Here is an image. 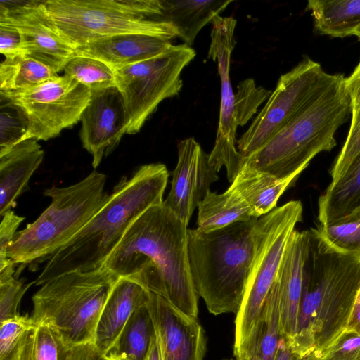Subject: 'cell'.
Segmentation results:
<instances>
[{
	"label": "cell",
	"instance_id": "cell-1",
	"mask_svg": "<svg viewBox=\"0 0 360 360\" xmlns=\"http://www.w3.org/2000/svg\"><path fill=\"white\" fill-rule=\"evenodd\" d=\"M104 266L131 280L182 313L197 317L198 295L188 256V226L163 202L128 228Z\"/></svg>",
	"mask_w": 360,
	"mask_h": 360
},
{
	"label": "cell",
	"instance_id": "cell-2",
	"mask_svg": "<svg viewBox=\"0 0 360 360\" xmlns=\"http://www.w3.org/2000/svg\"><path fill=\"white\" fill-rule=\"evenodd\" d=\"M310 230L297 328L288 341L299 357L319 358L345 332L360 291V258L333 250Z\"/></svg>",
	"mask_w": 360,
	"mask_h": 360
},
{
	"label": "cell",
	"instance_id": "cell-3",
	"mask_svg": "<svg viewBox=\"0 0 360 360\" xmlns=\"http://www.w3.org/2000/svg\"><path fill=\"white\" fill-rule=\"evenodd\" d=\"M168 177L162 163L143 165L129 179L122 177L89 222L50 257L34 283L42 285L65 274L103 268L131 224L163 202Z\"/></svg>",
	"mask_w": 360,
	"mask_h": 360
},
{
	"label": "cell",
	"instance_id": "cell-4",
	"mask_svg": "<svg viewBox=\"0 0 360 360\" xmlns=\"http://www.w3.org/2000/svg\"><path fill=\"white\" fill-rule=\"evenodd\" d=\"M345 78L336 75L259 149L243 156L240 169L287 178L301 174L319 153L331 150L336 146L335 132L352 114Z\"/></svg>",
	"mask_w": 360,
	"mask_h": 360
},
{
	"label": "cell",
	"instance_id": "cell-5",
	"mask_svg": "<svg viewBox=\"0 0 360 360\" xmlns=\"http://www.w3.org/2000/svg\"><path fill=\"white\" fill-rule=\"evenodd\" d=\"M258 218L202 231L188 229V256L194 288L214 314L241 306L255 252Z\"/></svg>",
	"mask_w": 360,
	"mask_h": 360
},
{
	"label": "cell",
	"instance_id": "cell-6",
	"mask_svg": "<svg viewBox=\"0 0 360 360\" xmlns=\"http://www.w3.org/2000/svg\"><path fill=\"white\" fill-rule=\"evenodd\" d=\"M107 177L94 170L82 181L44 191L49 206L32 223L16 233L7 249L14 264H26L51 257L68 243L106 202Z\"/></svg>",
	"mask_w": 360,
	"mask_h": 360
},
{
	"label": "cell",
	"instance_id": "cell-7",
	"mask_svg": "<svg viewBox=\"0 0 360 360\" xmlns=\"http://www.w3.org/2000/svg\"><path fill=\"white\" fill-rule=\"evenodd\" d=\"M118 279L105 266L51 279L33 295L34 323L56 330L70 347L94 343L97 324Z\"/></svg>",
	"mask_w": 360,
	"mask_h": 360
},
{
	"label": "cell",
	"instance_id": "cell-8",
	"mask_svg": "<svg viewBox=\"0 0 360 360\" xmlns=\"http://www.w3.org/2000/svg\"><path fill=\"white\" fill-rule=\"evenodd\" d=\"M44 4L61 36L75 49L126 34L178 37L174 27L159 18L160 0H46Z\"/></svg>",
	"mask_w": 360,
	"mask_h": 360
},
{
	"label": "cell",
	"instance_id": "cell-9",
	"mask_svg": "<svg viewBox=\"0 0 360 360\" xmlns=\"http://www.w3.org/2000/svg\"><path fill=\"white\" fill-rule=\"evenodd\" d=\"M301 201L291 200L258 218L255 252L241 306L236 314L234 349L250 334L278 271L289 238L302 221Z\"/></svg>",
	"mask_w": 360,
	"mask_h": 360
},
{
	"label": "cell",
	"instance_id": "cell-10",
	"mask_svg": "<svg viewBox=\"0 0 360 360\" xmlns=\"http://www.w3.org/2000/svg\"><path fill=\"white\" fill-rule=\"evenodd\" d=\"M195 56L185 44H172L151 58L114 70L127 111L126 134L139 132L160 102L179 94L181 71Z\"/></svg>",
	"mask_w": 360,
	"mask_h": 360
},
{
	"label": "cell",
	"instance_id": "cell-11",
	"mask_svg": "<svg viewBox=\"0 0 360 360\" xmlns=\"http://www.w3.org/2000/svg\"><path fill=\"white\" fill-rule=\"evenodd\" d=\"M1 99L16 106L27 124L25 139L47 141L79 120L92 91L67 75L18 91H0Z\"/></svg>",
	"mask_w": 360,
	"mask_h": 360
},
{
	"label": "cell",
	"instance_id": "cell-12",
	"mask_svg": "<svg viewBox=\"0 0 360 360\" xmlns=\"http://www.w3.org/2000/svg\"><path fill=\"white\" fill-rule=\"evenodd\" d=\"M335 76L309 58L282 75L264 108L237 141L238 152L248 157L259 149Z\"/></svg>",
	"mask_w": 360,
	"mask_h": 360
},
{
	"label": "cell",
	"instance_id": "cell-13",
	"mask_svg": "<svg viewBox=\"0 0 360 360\" xmlns=\"http://www.w3.org/2000/svg\"><path fill=\"white\" fill-rule=\"evenodd\" d=\"M208 58L217 64L221 82L219 125L210 162L219 172L222 167L229 170L236 167L240 153L236 146L237 118L235 94L230 79L231 56L235 46L234 32L237 21L232 17L217 15L212 22Z\"/></svg>",
	"mask_w": 360,
	"mask_h": 360
},
{
	"label": "cell",
	"instance_id": "cell-14",
	"mask_svg": "<svg viewBox=\"0 0 360 360\" xmlns=\"http://www.w3.org/2000/svg\"><path fill=\"white\" fill-rule=\"evenodd\" d=\"M0 22L18 31L22 55L40 61L58 73L77 56L75 49L58 32L44 1H1Z\"/></svg>",
	"mask_w": 360,
	"mask_h": 360
},
{
	"label": "cell",
	"instance_id": "cell-15",
	"mask_svg": "<svg viewBox=\"0 0 360 360\" xmlns=\"http://www.w3.org/2000/svg\"><path fill=\"white\" fill-rule=\"evenodd\" d=\"M178 162L172 172L171 188L163 204L187 226L193 211L219 179L209 155L193 139L179 141Z\"/></svg>",
	"mask_w": 360,
	"mask_h": 360
},
{
	"label": "cell",
	"instance_id": "cell-16",
	"mask_svg": "<svg viewBox=\"0 0 360 360\" xmlns=\"http://www.w3.org/2000/svg\"><path fill=\"white\" fill-rule=\"evenodd\" d=\"M81 121L80 139L92 155V166L96 169L103 158L117 146L127 131V111L119 89L114 86L92 91Z\"/></svg>",
	"mask_w": 360,
	"mask_h": 360
},
{
	"label": "cell",
	"instance_id": "cell-17",
	"mask_svg": "<svg viewBox=\"0 0 360 360\" xmlns=\"http://www.w3.org/2000/svg\"><path fill=\"white\" fill-rule=\"evenodd\" d=\"M150 313L162 360H202L204 330L195 317L186 315L161 297L148 292Z\"/></svg>",
	"mask_w": 360,
	"mask_h": 360
},
{
	"label": "cell",
	"instance_id": "cell-18",
	"mask_svg": "<svg viewBox=\"0 0 360 360\" xmlns=\"http://www.w3.org/2000/svg\"><path fill=\"white\" fill-rule=\"evenodd\" d=\"M310 239V229L292 231L274 282L279 300L281 337L287 340L293 337L297 328Z\"/></svg>",
	"mask_w": 360,
	"mask_h": 360
},
{
	"label": "cell",
	"instance_id": "cell-19",
	"mask_svg": "<svg viewBox=\"0 0 360 360\" xmlns=\"http://www.w3.org/2000/svg\"><path fill=\"white\" fill-rule=\"evenodd\" d=\"M172 40L144 34H126L98 39L75 49L77 56L98 60L113 71L159 55Z\"/></svg>",
	"mask_w": 360,
	"mask_h": 360
},
{
	"label": "cell",
	"instance_id": "cell-20",
	"mask_svg": "<svg viewBox=\"0 0 360 360\" xmlns=\"http://www.w3.org/2000/svg\"><path fill=\"white\" fill-rule=\"evenodd\" d=\"M148 291L137 283L118 278L100 316L94 344L104 354L115 342L131 315L145 306Z\"/></svg>",
	"mask_w": 360,
	"mask_h": 360
},
{
	"label": "cell",
	"instance_id": "cell-21",
	"mask_svg": "<svg viewBox=\"0 0 360 360\" xmlns=\"http://www.w3.org/2000/svg\"><path fill=\"white\" fill-rule=\"evenodd\" d=\"M44 156L38 141L25 139L0 153V216L16 205V200L29 189L28 183Z\"/></svg>",
	"mask_w": 360,
	"mask_h": 360
},
{
	"label": "cell",
	"instance_id": "cell-22",
	"mask_svg": "<svg viewBox=\"0 0 360 360\" xmlns=\"http://www.w3.org/2000/svg\"><path fill=\"white\" fill-rule=\"evenodd\" d=\"M300 174L279 179L242 167L229 188L246 202L255 217L259 218L276 207L279 198L295 183Z\"/></svg>",
	"mask_w": 360,
	"mask_h": 360
},
{
	"label": "cell",
	"instance_id": "cell-23",
	"mask_svg": "<svg viewBox=\"0 0 360 360\" xmlns=\"http://www.w3.org/2000/svg\"><path fill=\"white\" fill-rule=\"evenodd\" d=\"M232 0H160L159 18L173 25L178 37L191 46L197 34L219 15Z\"/></svg>",
	"mask_w": 360,
	"mask_h": 360
},
{
	"label": "cell",
	"instance_id": "cell-24",
	"mask_svg": "<svg viewBox=\"0 0 360 360\" xmlns=\"http://www.w3.org/2000/svg\"><path fill=\"white\" fill-rule=\"evenodd\" d=\"M281 338L279 300L273 284L250 334L234 349L236 360H274Z\"/></svg>",
	"mask_w": 360,
	"mask_h": 360
},
{
	"label": "cell",
	"instance_id": "cell-25",
	"mask_svg": "<svg viewBox=\"0 0 360 360\" xmlns=\"http://www.w3.org/2000/svg\"><path fill=\"white\" fill-rule=\"evenodd\" d=\"M360 207V153L345 172L331 181L318 201L321 225L343 217Z\"/></svg>",
	"mask_w": 360,
	"mask_h": 360
},
{
	"label": "cell",
	"instance_id": "cell-26",
	"mask_svg": "<svg viewBox=\"0 0 360 360\" xmlns=\"http://www.w3.org/2000/svg\"><path fill=\"white\" fill-rule=\"evenodd\" d=\"M315 31L332 37L354 35L360 27V0H309Z\"/></svg>",
	"mask_w": 360,
	"mask_h": 360
},
{
	"label": "cell",
	"instance_id": "cell-27",
	"mask_svg": "<svg viewBox=\"0 0 360 360\" xmlns=\"http://www.w3.org/2000/svg\"><path fill=\"white\" fill-rule=\"evenodd\" d=\"M198 209L196 229L202 231L219 229L255 218L246 202L229 188L220 194L210 190Z\"/></svg>",
	"mask_w": 360,
	"mask_h": 360
},
{
	"label": "cell",
	"instance_id": "cell-28",
	"mask_svg": "<svg viewBox=\"0 0 360 360\" xmlns=\"http://www.w3.org/2000/svg\"><path fill=\"white\" fill-rule=\"evenodd\" d=\"M155 334L146 304L136 310L109 349L106 360H146Z\"/></svg>",
	"mask_w": 360,
	"mask_h": 360
},
{
	"label": "cell",
	"instance_id": "cell-29",
	"mask_svg": "<svg viewBox=\"0 0 360 360\" xmlns=\"http://www.w3.org/2000/svg\"><path fill=\"white\" fill-rule=\"evenodd\" d=\"M57 76L54 70L31 57L5 58L0 65V91L29 89Z\"/></svg>",
	"mask_w": 360,
	"mask_h": 360
},
{
	"label": "cell",
	"instance_id": "cell-30",
	"mask_svg": "<svg viewBox=\"0 0 360 360\" xmlns=\"http://www.w3.org/2000/svg\"><path fill=\"white\" fill-rule=\"evenodd\" d=\"M72 349L53 328L36 324L27 333L16 360H69Z\"/></svg>",
	"mask_w": 360,
	"mask_h": 360
},
{
	"label": "cell",
	"instance_id": "cell-31",
	"mask_svg": "<svg viewBox=\"0 0 360 360\" xmlns=\"http://www.w3.org/2000/svg\"><path fill=\"white\" fill-rule=\"evenodd\" d=\"M321 240L333 250L360 258V207L316 229Z\"/></svg>",
	"mask_w": 360,
	"mask_h": 360
},
{
	"label": "cell",
	"instance_id": "cell-32",
	"mask_svg": "<svg viewBox=\"0 0 360 360\" xmlns=\"http://www.w3.org/2000/svg\"><path fill=\"white\" fill-rule=\"evenodd\" d=\"M63 71L91 91L116 86L114 71L92 58L75 56L66 63Z\"/></svg>",
	"mask_w": 360,
	"mask_h": 360
},
{
	"label": "cell",
	"instance_id": "cell-33",
	"mask_svg": "<svg viewBox=\"0 0 360 360\" xmlns=\"http://www.w3.org/2000/svg\"><path fill=\"white\" fill-rule=\"evenodd\" d=\"M0 323V360H16L27 333L36 324L31 317L20 315Z\"/></svg>",
	"mask_w": 360,
	"mask_h": 360
},
{
	"label": "cell",
	"instance_id": "cell-34",
	"mask_svg": "<svg viewBox=\"0 0 360 360\" xmlns=\"http://www.w3.org/2000/svg\"><path fill=\"white\" fill-rule=\"evenodd\" d=\"M0 123V153H2L25 140L27 124L21 111L7 101L1 105Z\"/></svg>",
	"mask_w": 360,
	"mask_h": 360
},
{
	"label": "cell",
	"instance_id": "cell-35",
	"mask_svg": "<svg viewBox=\"0 0 360 360\" xmlns=\"http://www.w3.org/2000/svg\"><path fill=\"white\" fill-rule=\"evenodd\" d=\"M271 92L256 86L252 79L243 81L235 94L237 118L239 126L245 124L257 112L258 107Z\"/></svg>",
	"mask_w": 360,
	"mask_h": 360
},
{
	"label": "cell",
	"instance_id": "cell-36",
	"mask_svg": "<svg viewBox=\"0 0 360 360\" xmlns=\"http://www.w3.org/2000/svg\"><path fill=\"white\" fill-rule=\"evenodd\" d=\"M359 153L360 106L352 111L351 125L346 141L330 169L331 181L341 176Z\"/></svg>",
	"mask_w": 360,
	"mask_h": 360
},
{
	"label": "cell",
	"instance_id": "cell-37",
	"mask_svg": "<svg viewBox=\"0 0 360 360\" xmlns=\"http://www.w3.org/2000/svg\"><path fill=\"white\" fill-rule=\"evenodd\" d=\"M13 274H0V323L19 315L20 300L32 283H24Z\"/></svg>",
	"mask_w": 360,
	"mask_h": 360
},
{
	"label": "cell",
	"instance_id": "cell-38",
	"mask_svg": "<svg viewBox=\"0 0 360 360\" xmlns=\"http://www.w3.org/2000/svg\"><path fill=\"white\" fill-rule=\"evenodd\" d=\"M319 360H360V335L345 332Z\"/></svg>",
	"mask_w": 360,
	"mask_h": 360
},
{
	"label": "cell",
	"instance_id": "cell-39",
	"mask_svg": "<svg viewBox=\"0 0 360 360\" xmlns=\"http://www.w3.org/2000/svg\"><path fill=\"white\" fill-rule=\"evenodd\" d=\"M25 219L12 210L7 212L1 217L0 224V271L4 269L13 262L7 257V249L12 243L16 231Z\"/></svg>",
	"mask_w": 360,
	"mask_h": 360
},
{
	"label": "cell",
	"instance_id": "cell-40",
	"mask_svg": "<svg viewBox=\"0 0 360 360\" xmlns=\"http://www.w3.org/2000/svg\"><path fill=\"white\" fill-rule=\"evenodd\" d=\"M0 52L5 58L20 55V36L12 25L0 22Z\"/></svg>",
	"mask_w": 360,
	"mask_h": 360
},
{
	"label": "cell",
	"instance_id": "cell-41",
	"mask_svg": "<svg viewBox=\"0 0 360 360\" xmlns=\"http://www.w3.org/2000/svg\"><path fill=\"white\" fill-rule=\"evenodd\" d=\"M345 86L352 111L360 106V61L350 76L345 78Z\"/></svg>",
	"mask_w": 360,
	"mask_h": 360
},
{
	"label": "cell",
	"instance_id": "cell-42",
	"mask_svg": "<svg viewBox=\"0 0 360 360\" xmlns=\"http://www.w3.org/2000/svg\"><path fill=\"white\" fill-rule=\"evenodd\" d=\"M69 360H106L94 343L72 347Z\"/></svg>",
	"mask_w": 360,
	"mask_h": 360
},
{
	"label": "cell",
	"instance_id": "cell-43",
	"mask_svg": "<svg viewBox=\"0 0 360 360\" xmlns=\"http://www.w3.org/2000/svg\"><path fill=\"white\" fill-rule=\"evenodd\" d=\"M345 332L360 335V291L354 304Z\"/></svg>",
	"mask_w": 360,
	"mask_h": 360
},
{
	"label": "cell",
	"instance_id": "cell-44",
	"mask_svg": "<svg viewBox=\"0 0 360 360\" xmlns=\"http://www.w3.org/2000/svg\"><path fill=\"white\" fill-rule=\"evenodd\" d=\"M299 358L292 351L288 340L281 338L278 349L274 360H298Z\"/></svg>",
	"mask_w": 360,
	"mask_h": 360
},
{
	"label": "cell",
	"instance_id": "cell-45",
	"mask_svg": "<svg viewBox=\"0 0 360 360\" xmlns=\"http://www.w3.org/2000/svg\"><path fill=\"white\" fill-rule=\"evenodd\" d=\"M146 360H162L161 353L155 333L152 338L149 351Z\"/></svg>",
	"mask_w": 360,
	"mask_h": 360
},
{
	"label": "cell",
	"instance_id": "cell-46",
	"mask_svg": "<svg viewBox=\"0 0 360 360\" xmlns=\"http://www.w3.org/2000/svg\"><path fill=\"white\" fill-rule=\"evenodd\" d=\"M298 360H319V358L317 357L314 353H311L300 357Z\"/></svg>",
	"mask_w": 360,
	"mask_h": 360
},
{
	"label": "cell",
	"instance_id": "cell-47",
	"mask_svg": "<svg viewBox=\"0 0 360 360\" xmlns=\"http://www.w3.org/2000/svg\"><path fill=\"white\" fill-rule=\"evenodd\" d=\"M354 35H356L358 37L359 40L360 41V27L357 29Z\"/></svg>",
	"mask_w": 360,
	"mask_h": 360
}]
</instances>
